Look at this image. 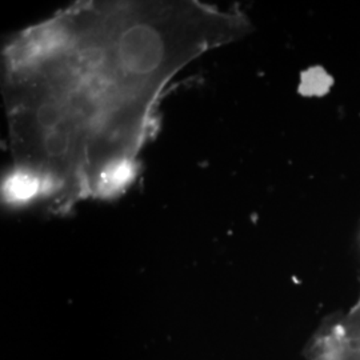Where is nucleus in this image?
Instances as JSON below:
<instances>
[{
  "label": "nucleus",
  "mask_w": 360,
  "mask_h": 360,
  "mask_svg": "<svg viewBox=\"0 0 360 360\" xmlns=\"http://www.w3.org/2000/svg\"><path fill=\"white\" fill-rule=\"evenodd\" d=\"M251 30L198 0H87L19 31L1 51L16 171L52 208L108 193L131 176L174 77Z\"/></svg>",
  "instance_id": "f257e3e1"
}]
</instances>
